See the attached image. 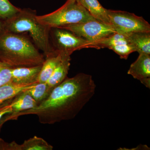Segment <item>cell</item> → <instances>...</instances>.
Wrapping results in <instances>:
<instances>
[{"label": "cell", "instance_id": "19", "mask_svg": "<svg viewBox=\"0 0 150 150\" xmlns=\"http://www.w3.org/2000/svg\"><path fill=\"white\" fill-rule=\"evenodd\" d=\"M21 9L19 8L9 1V0H0V19L6 20L14 16Z\"/></svg>", "mask_w": 150, "mask_h": 150}, {"label": "cell", "instance_id": "1", "mask_svg": "<svg viewBox=\"0 0 150 150\" xmlns=\"http://www.w3.org/2000/svg\"><path fill=\"white\" fill-rule=\"evenodd\" d=\"M96 85L91 75L79 73L67 78L53 89L48 98L35 108L19 112L14 117L37 115L39 122L54 124L76 117L95 93Z\"/></svg>", "mask_w": 150, "mask_h": 150}, {"label": "cell", "instance_id": "2", "mask_svg": "<svg viewBox=\"0 0 150 150\" xmlns=\"http://www.w3.org/2000/svg\"><path fill=\"white\" fill-rule=\"evenodd\" d=\"M44 56L21 33L5 30L0 34V62L11 68L43 64Z\"/></svg>", "mask_w": 150, "mask_h": 150}, {"label": "cell", "instance_id": "14", "mask_svg": "<svg viewBox=\"0 0 150 150\" xmlns=\"http://www.w3.org/2000/svg\"><path fill=\"white\" fill-rule=\"evenodd\" d=\"M37 83L30 84H19L11 82L0 86V106L22 92L28 90Z\"/></svg>", "mask_w": 150, "mask_h": 150}, {"label": "cell", "instance_id": "9", "mask_svg": "<svg viewBox=\"0 0 150 150\" xmlns=\"http://www.w3.org/2000/svg\"><path fill=\"white\" fill-rule=\"evenodd\" d=\"M42 65L11 68L12 82L19 84L36 83Z\"/></svg>", "mask_w": 150, "mask_h": 150}, {"label": "cell", "instance_id": "11", "mask_svg": "<svg viewBox=\"0 0 150 150\" xmlns=\"http://www.w3.org/2000/svg\"><path fill=\"white\" fill-rule=\"evenodd\" d=\"M128 42L139 54H150V32H133L125 33Z\"/></svg>", "mask_w": 150, "mask_h": 150}, {"label": "cell", "instance_id": "17", "mask_svg": "<svg viewBox=\"0 0 150 150\" xmlns=\"http://www.w3.org/2000/svg\"><path fill=\"white\" fill-rule=\"evenodd\" d=\"M52 91L47 82H38L27 91L36 101L38 105L48 98Z\"/></svg>", "mask_w": 150, "mask_h": 150}, {"label": "cell", "instance_id": "15", "mask_svg": "<svg viewBox=\"0 0 150 150\" xmlns=\"http://www.w3.org/2000/svg\"><path fill=\"white\" fill-rule=\"evenodd\" d=\"M79 2L96 20L110 25L107 9L103 7L98 0H80Z\"/></svg>", "mask_w": 150, "mask_h": 150}, {"label": "cell", "instance_id": "3", "mask_svg": "<svg viewBox=\"0 0 150 150\" xmlns=\"http://www.w3.org/2000/svg\"><path fill=\"white\" fill-rule=\"evenodd\" d=\"M4 22V30L16 33H28L34 45L47 58L57 53L50 40L51 28L38 21L34 11L21 9L14 16Z\"/></svg>", "mask_w": 150, "mask_h": 150}, {"label": "cell", "instance_id": "4", "mask_svg": "<svg viewBox=\"0 0 150 150\" xmlns=\"http://www.w3.org/2000/svg\"><path fill=\"white\" fill-rule=\"evenodd\" d=\"M38 21L50 28H62L96 20L76 0H67L61 8L51 13L38 16Z\"/></svg>", "mask_w": 150, "mask_h": 150}, {"label": "cell", "instance_id": "20", "mask_svg": "<svg viewBox=\"0 0 150 150\" xmlns=\"http://www.w3.org/2000/svg\"><path fill=\"white\" fill-rule=\"evenodd\" d=\"M118 54L121 59H127L131 53L136 52L134 46L129 43H122L112 46L110 48Z\"/></svg>", "mask_w": 150, "mask_h": 150}, {"label": "cell", "instance_id": "18", "mask_svg": "<svg viewBox=\"0 0 150 150\" xmlns=\"http://www.w3.org/2000/svg\"><path fill=\"white\" fill-rule=\"evenodd\" d=\"M21 150H52L53 146L40 137L34 136L20 144Z\"/></svg>", "mask_w": 150, "mask_h": 150}, {"label": "cell", "instance_id": "7", "mask_svg": "<svg viewBox=\"0 0 150 150\" xmlns=\"http://www.w3.org/2000/svg\"><path fill=\"white\" fill-rule=\"evenodd\" d=\"M69 30L88 42L92 43L116 33L110 25L96 20L61 28Z\"/></svg>", "mask_w": 150, "mask_h": 150}, {"label": "cell", "instance_id": "16", "mask_svg": "<svg viewBox=\"0 0 150 150\" xmlns=\"http://www.w3.org/2000/svg\"><path fill=\"white\" fill-rule=\"evenodd\" d=\"M127 43L129 42L125 34L116 32L101 40L92 42L91 48L97 49L108 48L110 49L112 46Z\"/></svg>", "mask_w": 150, "mask_h": 150}, {"label": "cell", "instance_id": "21", "mask_svg": "<svg viewBox=\"0 0 150 150\" xmlns=\"http://www.w3.org/2000/svg\"><path fill=\"white\" fill-rule=\"evenodd\" d=\"M11 82V68L0 62V86Z\"/></svg>", "mask_w": 150, "mask_h": 150}, {"label": "cell", "instance_id": "23", "mask_svg": "<svg viewBox=\"0 0 150 150\" xmlns=\"http://www.w3.org/2000/svg\"><path fill=\"white\" fill-rule=\"evenodd\" d=\"M4 23L0 21V34L4 31Z\"/></svg>", "mask_w": 150, "mask_h": 150}, {"label": "cell", "instance_id": "22", "mask_svg": "<svg viewBox=\"0 0 150 150\" xmlns=\"http://www.w3.org/2000/svg\"><path fill=\"white\" fill-rule=\"evenodd\" d=\"M11 100L7 101L0 106V131L4 123L8 121V115L12 112Z\"/></svg>", "mask_w": 150, "mask_h": 150}, {"label": "cell", "instance_id": "10", "mask_svg": "<svg viewBox=\"0 0 150 150\" xmlns=\"http://www.w3.org/2000/svg\"><path fill=\"white\" fill-rule=\"evenodd\" d=\"M12 112L8 115V121L13 120L18 113L35 108L38 106L36 101L27 91L19 94L11 100Z\"/></svg>", "mask_w": 150, "mask_h": 150}, {"label": "cell", "instance_id": "8", "mask_svg": "<svg viewBox=\"0 0 150 150\" xmlns=\"http://www.w3.org/2000/svg\"><path fill=\"white\" fill-rule=\"evenodd\" d=\"M128 74L150 89V54H139L136 61L130 66Z\"/></svg>", "mask_w": 150, "mask_h": 150}, {"label": "cell", "instance_id": "13", "mask_svg": "<svg viewBox=\"0 0 150 150\" xmlns=\"http://www.w3.org/2000/svg\"><path fill=\"white\" fill-rule=\"evenodd\" d=\"M71 55L65 56L47 81V83L52 90L67 77L71 65Z\"/></svg>", "mask_w": 150, "mask_h": 150}, {"label": "cell", "instance_id": "5", "mask_svg": "<svg viewBox=\"0 0 150 150\" xmlns=\"http://www.w3.org/2000/svg\"><path fill=\"white\" fill-rule=\"evenodd\" d=\"M107 13L110 25L116 33L150 32L149 23L142 17L124 11L107 9Z\"/></svg>", "mask_w": 150, "mask_h": 150}, {"label": "cell", "instance_id": "6", "mask_svg": "<svg viewBox=\"0 0 150 150\" xmlns=\"http://www.w3.org/2000/svg\"><path fill=\"white\" fill-rule=\"evenodd\" d=\"M52 47L55 51L71 55L74 51L91 48V43L67 29L61 28H51Z\"/></svg>", "mask_w": 150, "mask_h": 150}, {"label": "cell", "instance_id": "12", "mask_svg": "<svg viewBox=\"0 0 150 150\" xmlns=\"http://www.w3.org/2000/svg\"><path fill=\"white\" fill-rule=\"evenodd\" d=\"M66 55H71L58 52L52 56L46 58L38 75V83L47 82L56 67Z\"/></svg>", "mask_w": 150, "mask_h": 150}, {"label": "cell", "instance_id": "24", "mask_svg": "<svg viewBox=\"0 0 150 150\" xmlns=\"http://www.w3.org/2000/svg\"><path fill=\"white\" fill-rule=\"evenodd\" d=\"M76 1H77L79 2L80 0H76Z\"/></svg>", "mask_w": 150, "mask_h": 150}]
</instances>
